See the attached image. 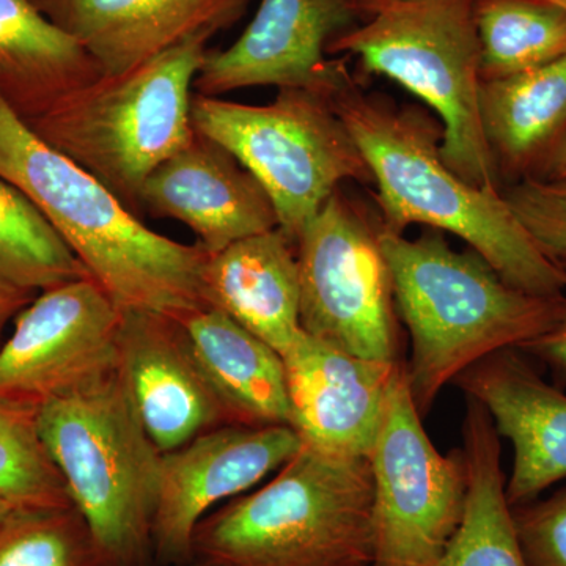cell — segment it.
<instances>
[{
    "instance_id": "8992f818",
    "label": "cell",
    "mask_w": 566,
    "mask_h": 566,
    "mask_svg": "<svg viewBox=\"0 0 566 566\" xmlns=\"http://www.w3.org/2000/svg\"><path fill=\"white\" fill-rule=\"evenodd\" d=\"M39 430L104 566H147L161 452L118 367L43 406Z\"/></svg>"
},
{
    "instance_id": "ba28073f",
    "label": "cell",
    "mask_w": 566,
    "mask_h": 566,
    "mask_svg": "<svg viewBox=\"0 0 566 566\" xmlns=\"http://www.w3.org/2000/svg\"><path fill=\"white\" fill-rule=\"evenodd\" d=\"M191 120L197 133L232 153L260 181L279 230L293 245L344 182H374L329 93L282 88L264 106L197 93Z\"/></svg>"
},
{
    "instance_id": "d6a6232c",
    "label": "cell",
    "mask_w": 566,
    "mask_h": 566,
    "mask_svg": "<svg viewBox=\"0 0 566 566\" xmlns=\"http://www.w3.org/2000/svg\"><path fill=\"white\" fill-rule=\"evenodd\" d=\"M11 510H13V506L7 504L6 501L0 499V523H2V521L10 515Z\"/></svg>"
},
{
    "instance_id": "4316f807",
    "label": "cell",
    "mask_w": 566,
    "mask_h": 566,
    "mask_svg": "<svg viewBox=\"0 0 566 566\" xmlns=\"http://www.w3.org/2000/svg\"><path fill=\"white\" fill-rule=\"evenodd\" d=\"M0 499L13 509L73 505L32 409L0 406Z\"/></svg>"
},
{
    "instance_id": "9a60e30c",
    "label": "cell",
    "mask_w": 566,
    "mask_h": 566,
    "mask_svg": "<svg viewBox=\"0 0 566 566\" xmlns=\"http://www.w3.org/2000/svg\"><path fill=\"white\" fill-rule=\"evenodd\" d=\"M282 359L292 408L290 424L301 441L342 455L368 458L401 360L363 359L305 333Z\"/></svg>"
},
{
    "instance_id": "3957f363",
    "label": "cell",
    "mask_w": 566,
    "mask_h": 566,
    "mask_svg": "<svg viewBox=\"0 0 566 566\" xmlns=\"http://www.w3.org/2000/svg\"><path fill=\"white\" fill-rule=\"evenodd\" d=\"M379 244L395 307L411 337L406 364L419 415L438 395L483 357L546 333L562 297H542L505 282L471 248H450L444 232L424 229L415 240L379 230Z\"/></svg>"
},
{
    "instance_id": "30bf717a",
    "label": "cell",
    "mask_w": 566,
    "mask_h": 566,
    "mask_svg": "<svg viewBox=\"0 0 566 566\" xmlns=\"http://www.w3.org/2000/svg\"><path fill=\"white\" fill-rule=\"evenodd\" d=\"M368 463L374 479L371 566H438L463 521L468 469L463 450L442 455L424 433L403 363L390 382Z\"/></svg>"
},
{
    "instance_id": "277c9868",
    "label": "cell",
    "mask_w": 566,
    "mask_h": 566,
    "mask_svg": "<svg viewBox=\"0 0 566 566\" xmlns=\"http://www.w3.org/2000/svg\"><path fill=\"white\" fill-rule=\"evenodd\" d=\"M374 479L368 458L301 441L271 482L226 502L193 535L212 566H371Z\"/></svg>"
},
{
    "instance_id": "5b68a950",
    "label": "cell",
    "mask_w": 566,
    "mask_h": 566,
    "mask_svg": "<svg viewBox=\"0 0 566 566\" xmlns=\"http://www.w3.org/2000/svg\"><path fill=\"white\" fill-rule=\"evenodd\" d=\"M210 40L196 36L126 73L95 77L22 117L134 212L148 177L196 136L191 88Z\"/></svg>"
},
{
    "instance_id": "f546056e",
    "label": "cell",
    "mask_w": 566,
    "mask_h": 566,
    "mask_svg": "<svg viewBox=\"0 0 566 566\" xmlns=\"http://www.w3.org/2000/svg\"><path fill=\"white\" fill-rule=\"evenodd\" d=\"M517 349L526 356L535 357L539 363L549 365L551 370L566 385V294L562 297L553 326Z\"/></svg>"
},
{
    "instance_id": "8fae6325",
    "label": "cell",
    "mask_w": 566,
    "mask_h": 566,
    "mask_svg": "<svg viewBox=\"0 0 566 566\" xmlns=\"http://www.w3.org/2000/svg\"><path fill=\"white\" fill-rule=\"evenodd\" d=\"M122 314L91 277L33 297L0 346V406L39 412L115 370Z\"/></svg>"
},
{
    "instance_id": "ffe728a7",
    "label": "cell",
    "mask_w": 566,
    "mask_h": 566,
    "mask_svg": "<svg viewBox=\"0 0 566 566\" xmlns=\"http://www.w3.org/2000/svg\"><path fill=\"white\" fill-rule=\"evenodd\" d=\"M479 111L502 188L538 177L566 136V55L480 82Z\"/></svg>"
},
{
    "instance_id": "1f68e13d",
    "label": "cell",
    "mask_w": 566,
    "mask_h": 566,
    "mask_svg": "<svg viewBox=\"0 0 566 566\" xmlns=\"http://www.w3.org/2000/svg\"><path fill=\"white\" fill-rule=\"evenodd\" d=\"M543 180H566V136L553 153L538 177Z\"/></svg>"
},
{
    "instance_id": "d4e9b609",
    "label": "cell",
    "mask_w": 566,
    "mask_h": 566,
    "mask_svg": "<svg viewBox=\"0 0 566 566\" xmlns=\"http://www.w3.org/2000/svg\"><path fill=\"white\" fill-rule=\"evenodd\" d=\"M88 277L80 259L35 205L0 178V283L43 293Z\"/></svg>"
},
{
    "instance_id": "7c38bea8",
    "label": "cell",
    "mask_w": 566,
    "mask_h": 566,
    "mask_svg": "<svg viewBox=\"0 0 566 566\" xmlns=\"http://www.w3.org/2000/svg\"><path fill=\"white\" fill-rule=\"evenodd\" d=\"M301 449L289 424L229 423L161 453L153 520V557L164 565L193 560V535L214 506L279 471Z\"/></svg>"
},
{
    "instance_id": "484cf974",
    "label": "cell",
    "mask_w": 566,
    "mask_h": 566,
    "mask_svg": "<svg viewBox=\"0 0 566 566\" xmlns=\"http://www.w3.org/2000/svg\"><path fill=\"white\" fill-rule=\"evenodd\" d=\"M0 566H104L74 505L13 509L0 523Z\"/></svg>"
},
{
    "instance_id": "52a82bcc",
    "label": "cell",
    "mask_w": 566,
    "mask_h": 566,
    "mask_svg": "<svg viewBox=\"0 0 566 566\" xmlns=\"http://www.w3.org/2000/svg\"><path fill=\"white\" fill-rule=\"evenodd\" d=\"M338 54L427 104L444 128V161L476 188L502 191L480 122L474 0H371L367 20L331 41L327 55Z\"/></svg>"
},
{
    "instance_id": "836d02e7",
    "label": "cell",
    "mask_w": 566,
    "mask_h": 566,
    "mask_svg": "<svg viewBox=\"0 0 566 566\" xmlns=\"http://www.w3.org/2000/svg\"><path fill=\"white\" fill-rule=\"evenodd\" d=\"M181 566H212V565L207 564V562H202V560H192L191 564L181 565Z\"/></svg>"
},
{
    "instance_id": "4fadbf2b",
    "label": "cell",
    "mask_w": 566,
    "mask_h": 566,
    "mask_svg": "<svg viewBox=\"0 0 566 566\" xmlns=\"http://www.w3.org/2000/svg\"><path fill=\"white\" fill-rule=\"evenodd\" d=\"M371 0H262L240 39L208 51L193 87L219 98L253 87L329 93L344 59H326L331 41L363 24Z\"/></svg>"
},
{
    "instance_id": "6da1fadb",
    "label": "cell",
    "mask_w": 566,
    "mask_h": 566,
    "mask_svg": "<svg viewBox=\"0 0 566 566\" xmlns=\"http://www.w3.org/2000/svg\"><path fill=\"white\" fill-rule=\"evenodd\" d=\"M329 98L374 177L382 230L405 234L423 226L455 234L515 289L565 296L566 275L539 251L504 192L476 188L444 161L436 115L365 91L345 61Z\"/></svg>"
},
{
    "instance_id": "7402d4cb",
    "label": "cell",
    "mask_w": 566,
    "mask_h": 566,
    "mask_svg": "<svg viewBox=\"0 0 566 566\" xmlns=\"http://www.w3.org/2000/svg\"><path fill=\"white\" fill-rule=\"evenodd\" d=\"M461 450L468 469L464 515L438 566H531L506 501L501 436L486 409L472 398L465 405Z\"/></svg>"
},
{
    "instance_id": "2e32d148",
    "label": "cell",
    "mask_w": 566,
    "mask_h": 566,
    "mask_svg": "<svg viewBox=\"0 0 566 566\" xmlns=\"http://www.w3.org/2000/svg\"><path fill=\"white\" fill-rule=\"evenodd\" d=\"M455 385L479 401L495 431L513 446L505 483L510 506L527 504L566 476V395L547 385L526 354L505 348L458 375Z\"/></svg>"
},
{
    "instance_id": "5bb4252c",
    "label": "cell",
    "mask_w": 566,
    "mask_h": 566,
    "mask_svg": "<svg viewBox=\"0 0 566 566\" xmlns=\"http://www.w3.org/2000/svg\"><path fill=\"white\" fill-rule=\"evenodd\" d=\"M118 374L145 431L161 453L232 423L180 319L123 312Z\"/></svg>"
},
{
    "instance_id": "44dd1931",
    "label": "cell",
    "mask_w": 566,
    "mask_h": 566,
    "mask_svg": "<svg viewBox=\"0 0 566 566\" xmlns=\"http://www.w3.org/2000/svg\"><path fill=\"white\" fill-rule=\"evenodd\" d=\"M180 322L230 422L292 427L281 354L219 308H203Z\"/></svg>"
},
{
    "instance_id": "e575fe53",
    "label": "cell",
    "mask_w": 566,
    "mask_h": 566,
    "mask_svg": "<svg viewBox=\"0 0 566 566\" xmlns=\"http://www.w3.org/2000/svg\"><path fill=\"white\" fill-rule=\"evenodd\" d=\"M547 2L556 3V6L562 7V9L566 10V0H547Z\"/></svg>"
},
{
    "instance_id": "9c48e42d",
    "label": "cell",
    "mask_w": 566,
    "mask_h": 566,
    "mask_svg": "<svg viewBox=\"0 0 566 566\" xmlns=\"http://www.w3.org/2000/svg\"><path fill=\"white\" fill-rule=\"evenodd\" d=\"M381 222L337 189L297 238L301 327L342 352L400 363L397 307Z\"/></svg>"
},
{
    "instance_id": "f1b7e54d",
    "label": "cell",
    "mask_w": 566,
    "mask_h": 566,
    "mask_svg": "<svg viewBox=\"0 0 566 566\" xmlns=\"http://www.w3.org/2000/svg\"><path fill=\"white\" fill-rule=\"evenodd\" d=\"M517 543L531 566H566V486L549 497L512 506Z\"/></svg>"
},
{
    "instance_id": "d6986e66",
    "label": "cell",
    "mask_w": 566,
    "mask_h": 566,
    "mask_svg": "<svg viewBox=\"0 0 566 566\" xmlns=\"http://www.w3.org/2000/svg\"><path fill=\"white\" fill-rule=\"evenodd\" d=\"M205 293L210 307L281 356L304 333L296 249L279 229L212 253L205 268Z\"/></svg>"
},
{
    "instance_id": "7a4b0ae2",
    "label": "cell",
    "mask_w": 566,
    "mask_h": 566,
    "mask_svg": "<svg viewBox=\"0 0 566 566\" xmlns=\"http://www.w3.org/2000/svg\"><path fill=\"white\" fill-rule=\"evenodd\" d=\"M0 178L35 205L122 312L182 319L210 308V253L148 229L102 181L41 139L2 88Z\"/></svg>"
},
{
    "instance_id": "83f0119b",
    "label": "cell",
    "mask_w": 566,
    "mask_h": 566,
    "mask_svg": "<svg viewBox=\"0 0 566 566\" xmlns=\"http://www.w3.org/2000/svg\"><path fill=\"white\" fill-rule=\"evenodd\" d=\"M502 192L543 255L566 275V180L532 177Z\"/></svg>"
},
{
    "instance_id": "4dcf8cb0",
    "label": "cell",
    "mask_w": 566,
    "mask_h": 566,
    "mask_svg": "<svg viewBox=\"0 0 566 566\" xmlns=\"http://www.w3.org/2000/svg\"><path fill=\"white\" fill-rule=\"evenodd\" d=\"M33 300L32 294L18 292L0 283V334L13 316L20 314Z\"/></svg>"
},
{
    "instance_id": "cb8c5ba5",
    "label": "cell",
    "mask_w": 566,
    "mask_h": 566,
    "mask_svg": "<svg viewBox=\"0 0 566 566\" xmlns=\"http://www.w3.org/2000/svg\"><path fill=\"white\" fill-rule=\"evenodd\" d=\"M480 77L501 80L566 55V10L547 0H474Z\"/></svg>"
},
{
    "instance_id": "ac0fdd59",
    "label": "cell",
    "mask_w": 566,
    "mask_h": 566,
    "mask_svg": "<svg viewBox=\"0 0 566 566\" xmlns=\"http://www.w3.org/2000/svg\"><path fill=\"white\" fill-rule=\"evenodd\" d=\"M252 0H44L55 24L74 36L102 76H117L185 41L212 39Z\"/></svg>"
},
{
    "instance_id": "e0dca14e",
    "label": "cell",
    "mask_w": 566,
    "mask_h": 566,
    "mask_svg": "<svg viewBox=\"0 0 566 566\" xmlns=\"http://www.w3.org/2000/svg\"><path fill=\"white\" fill-rule=\"evenodd\" d=\"M140 208L155 218L185 223L210 255L279 229L273 202L260 181L232 153L197 132L191 144L145 181Z\"/></svg>"
},
{
    "instance_id": "603a6c76",
    "label": "cell",
    "mask_w": 566,
    "mask_h": 566,
    "mask_svg": "<svg viewBox=\"0 0 566 566\" xmlns=\"http://www.w3.org/2000/svg\"><path fill=\"white\" fill-rule=\"evenodd\" d=\"M98 76L80 41L32 0H0V88L24 95L29 112Z\"/></svg>"
}]
</instances>
